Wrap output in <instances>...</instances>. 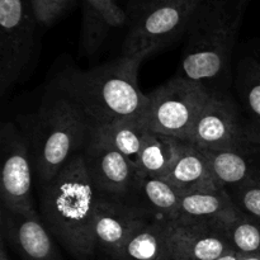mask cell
I'll use <instances>...</instances> for the list:
<instances>
[{
    "label": "cell",
    "instance_id": "6da1fadb",
    "mask_svg": "<svg viewBox=\"0 0 260 260\" xmlns=\"http://www.w3.org/2000/svg\"><path fill=\"white\" fill-rule=\"evenodd\" d=\"M141 61L121 56L89 69H66L53 81L81 108L94 131L126 121H142L147 94L137 85Z\"/></svg>",
    "mask_w": 260,
    "mask_h": 260
},
{
    "label": "cell",
    "instance_id": "7a4b0ae2",
    "mask_svg": "<svg viewBox=\"0 0 260 260\" xmlns=\"http://www.w3.org/2000/svg\"><path fill=\"white\" fill-rule=\"evenodd\" d=\"M15 124L29 149L38 184L45 185L83 154L93 128L80 107L53 84L33 112L18 117Z\"/></svg>",
    "mask_w": 260,
    "mask_h": 260
},
{
    "label": "cell",
    "instance_id": "3957f363",
    "mask_svg": "<svg viewBox=\"0 0 260 260\" xmlns=\"http://www.w3.org/2000/svg\"><path fill=\"white\" fill-rule=\"evenodd\" d=\"M40 188V212L46 228L74 258L90 260L96 251L94 221L98 192L83 154Z\"/></svg>",
    "mask_w": 260,
    "mask_h": 260
},
{
    "label": "cell",
    "instance_id": "277c9868",
    "mask_svg": "<svg viewBox=\"0 0 260 260\" xmlns=\"http://www.w3.org/2000/svg\"><path fill=\"white\" fill-rule=\"evenodd\" d=\"M244 9L235 0H201L187 28L180 76L211 91L226 90Z\"/></svg>",
    "mask_w": 260,
    "mask_h": 260
},
{
    "label": "cell",
    "instance_id": "5b68a950",
    "mask_svg": "<svg viewBox=\"0 0 260 260\" xmlns=\"http://www.w3.org/2000/svg\"><path fill=\"white\" fill-rule=\"evenodd\" d=\"M201 0H142L129 25L122 55L141 61L182 37Z\"/></svg>",
    "mask_w": 260,
    "mask_h": 260
},
{
    "label": "cell",
    "instance_id": "8992f818",
    "mask_svg": "<svg viewBox=\"0 0 260 260\" xmlns=\"http://www.w3.org/2000/svg\"><path fill=\"white\" fill-rule=\"evenodd\" d=\"M211 95L210 89L178 75L147 94L142 123L149 131L185 142Z\"/></svg>",
    "mask_w": 260,
    "mask_h": 260
},
{
    "label": "cell",
    "instance_id": "52a82bcc",
    "mask_svg": "<svg viewBox=\"0 0 260 260\" xmlns=\"http://www.w3.org/2000/svg\"><path fill=\"white\" fill-rule=\"evenodd\" d=\"M32 0H0V95L19 83L36 51Z\"/></svg>",
    "mask_w": 260,
    "mask_h": 260
},
{
    "label": "cell",
    "instance_id": "ba28073f",
    "mask_svg": "<svg viewBox=\"0 0 260 260\" xmlns=\"http://www.w3.org/2000/svg\"><path fill=\"white\" fill-rule=\"evenodd\" d=\"M260 137L251 129L238 101L228 91H211L185 142L200 150H222Z\"/></svg>",
    "mask_w": 260,
    "mask_h": 260
},
{
    "label": "cell",
    "instance_id": "9c48e42d",
    "mask_svg": "<svg viewBox=\"0 0 260 260\" xmlns=\"http://www.w3.org/2000/svg\"><path fill=\"white\" fill-rule=\"evenodd\" d=\"M2 151V206L14 212L35 210L32 198L33 170L29 149L25 137L15 122H4L0 129Z\"/></svg>",
    "mask_w": 260,
    "mask_h": 260
},
{
    "label": "cell",
    "instance_id": "30bf717a",
    "mask_svg": "<svg viewBox=\"0 0 260 260\" xmlns=\"http://www.w3.org/2000/svg\"><path fill=\"white\" fill-rule=\"evenodd\" d=\"M83 156L99 194L126 202L131 198L140 175L136 165L126 155L93 132Z\"/></svg>",
    "mask_w": 260,
    "mask_h": 260
},
{
    "label": "cell",
    "instance_id": "8fae6325",
    "mask_svg": "<svg viewBox=\"0 0 260 260\" xmlns=\"http://www.w3.org/2000/svg\"><path fill=\"white\" fill-rule=\"evenodd\" d=\"M0 233L2 240L23 260H62L55 238L36 210L22 213L2 206Z\"/></svg>",
    "mask_w": 260,
    "mask_h": 260
},
{
    "label": "cell",
    "instance_id": "7c38bea8",
    "mask_svg": "<svg viewBox=\"0 0 260 260\" xmlns=\"http://www.w3.org/2000/svg\"><path fill=\"white\" fill-rule=\"evenodd\" d=\"M151 217L150 213L122 200L98 193L94 238L96 250L113 260L129 236Z\"/></svg>",
    "mask_w": 260,
    "mask_h": 260
},
{
    "label": "cell",
    "instance_id": "4fadbf2b",
    "mask_svg": "<svg viewBox=\"0 0 260 260\" xmlns=\"http://www.w3.org/2000/svg\"><path fill=\"white\" fill-rule=\"evenodd\" d=\"M223 222H170L175 260H216L231 250Z\"/></svg>",
    "mask_w": 260,
    "mask_h": 260
},
{
    "label": "cell",
    "instance_id": "5bb4252c",
    "mask_svg": "<svg viewBox=\"0 0 260 260\" xmlns=\"http://www.w3.org/2000/svg\"><path fill=\"white\" fill-rule=\"evenodd\" d=\"M223 188L260 182V137L222 150H201Z\"/></svg>",
    "mask_w": 260,
    "mask_h": 260
},
{
    "label": "cell",
    "instance_id": "9a60e30c",
    "mask_svg": "<svg viewBox=\"0 0 260 260\" xmlns=\"http://www.w3.org/2000/svg\"><path fill=\"white\" fill-rule=\"evenodd\" d=\"M238 207L222 185L213 184L183 194L174 222H223L236 216Z\"/></svg>",
    "mask_w": 260,
    "mask_h": 260
},
{
    "label": "cell",
    "instance_id": "2e32d148",
    "mask_svg": "<svg viewBox=\"0 0 260 260\" xmlns=\"http://www.w3.org/2000/svg\"><path fill=\"white\" fill-rule=\"evenodd\" d=\"M127 20L126 12L116 0H83L81 50L88 55L95 53L109 32L123 27Z\"/></svg>",
    "mask_w": 260,
    "mask_h": 260
},
{
    "label": "cell",
    "instance_id": "e0dca14e",
    "mask_svg": "<svg viewBox=\"0 0 260 260\" xmlns=\"http://www.w3.org/2000/svg\"><path fill=\"white\" fill-rule=\"evenodd\" d=\"M170 222L151 217L129 236L113 260H175L170 244Z\"/></svg>",
    "mask_w": 260,
    "mask_h": 260
},
{
    "label": "cell",
    "instance_id": "ac0fdd59",
    "mask_svg": "<svg viewBox=\"0 0 260 260\" xmlns=\"http://www.w3.org/2000/svg\"><path fill=\"white\" fill-rule=\"evenodd\" d=\"M184 193L164 178L140 177L127 202L157 218L174 222Z\"/></svg>",
    "mask_w": 260,
    "mask_h": 260
},
{
    "label": "cell",
    "instance_id": "d6986e66",
    "mask_svg": "<svg viewBox=\"0 0 260 260\" xmlns=\"http://www.w3.org/2000/svg\"><path fill=\"white\" fill-rule=\"evenodd\" d=\"M164 179L183 193L217 184L206 155L188 142H184Z\"/></svg>",
    "mask_w": 260,
    "mask_h": 260
},
{
    "label": "cell",
    "instance_id": "ffe728a7",
    "mask_svg": "<svg viewBox=\"0 0 260 260\" xmlns=\"http://www.w3.org/2000/svg\"><path fill=\"white\" fill-rule=\"evenodd\" d=\"M183 145L182 140L147 129L136 162L140 177L164 178L177 160Z\"/></svg>",
    "mask_w": 260,
    "mask_h": 260
},
{
    "label": "cell",
    "instance_id": "44dd1931",
    "mask_svg": "<svg viewBox=\"0 0 260 260\" xmlns=\"http://www.w3.org/2000/svg\"><path fill=\"white\" fill-rule=\"evenodd\" d=\"M235 88L246 122L260 136V57L245 56L239 61Z\"/></svg>",
    "mask_w": 260,
    "mask_h": 260
},
{
    "label": "cell",
    "instance_id": "7402d4cb",
    "mask_svg": "<svg viewBox=\"0 0 260 260\" xmlns=\"http://www.w3.org/2000/svg\"><path fill=\"white\" fill-rule=\"evenodd\" d=\"M118 151L126 155L135 165L146 137L147 128L142 121H126L94 131Z\"/></svg>",
    "mask_w": 260,
    "mask_h": 260
},
{
    "label": "cell",
    "instance_id": "603a6c76",
    "mask_svg": "<svg viewBox=\"0 0 260 260\" xmlns=\"http://www.w3.org/2000/svg\"><path fill=\"white\" fill-rule=\"evenodd\" d=\"M223 228L233 250L244 255H260V221L239 211Z\"/></svg>",
    "mask_w": 260,
    "mask_h": 260
},
{
    "label": "cell",
    "instance_id": "cb8c5ba5",
    "mask_svg": "<svg viewBox=\"0 0 260 260\" xmlns=\"http://www.w3.org/2000/svg\"><path fill=\"white\" fill-rule=\"evenodd\" d=\"M240 212L260 221V182L225 188Z\"/></svg>",
    "mask_w": 260,
    "mask_h": 260
},
{
    "label": "cell",
    "instance_id": "d4e9b609",
    "mask_svg": "<svg viewBox=\"0 0 260 260\" xmlns=\"http://www.w3.org/2000/svg\"><path fill=\"white\" fill-rule=\"evenodd\" d=\"M76 0H32L33 9L38 24L43 27H51L61 19Z\"/></svg>",
    "mask_w": 260,
    "mask_h": 260
},
{
    "label": "cell",
    "instance_id": "484cf974",
    "mask_svg": "<svg viewBox=\"0 0 260 260\" xmlns=\"http://www.w3.org/2000/svg\"><path fill=\"white\" fill-rule=\"evenodd\" d=\"M216 260H239V256H238V253L231 249V250H229L228 253L223 254L222 256H220V258Z\"/></svg>",
    "mask_w": 260,
    "mask_h": 260
},
{
    "label": "cell",
    "instance_id": "4316f807",
    "mask_svg": "<svg viewBox=\"0 0 260 260\" xmlns=\"http://www.w3.org/2000/svg\"><path fill=\"white\" fill-rule=\"evenodd\" d=\"M0 260H10L9 255H8L7 244L3 240H0Z\"/></svg>",
    "mask_w": 260,
    "mask_h": 260
},
{
    "label": "cell",
    "instance_id": "83f0119b",
    "mask_svg": "<svg viewBox=\"0 0 260 260\" xmlns=\"http://www.w3.org/2000/svg\"><path fill=\"white\" fill-rule=\"evenodd\" d=\"M239 260H260V255H244V254H238Z\"/></svg>",
    "mask_w": 260,
    "mask_h": 260
},
{
    "label": "cell",
    "instance_id": "f1b7e54d",
    "mask_svg": "<svg viewBox=\"0 0 260 260\" xmlns=\"http://www.w3.org/2000/svg\"><path fill=\"white\" fill-rule=\"evenodd\" d=\"M236 3H238L239 5H240L241 8H245L246 7V4H248L249 2H250V0H235Z\"/></svg>",
    "mask_w": 260,
    "mask_h": 260
}]
</instances>
